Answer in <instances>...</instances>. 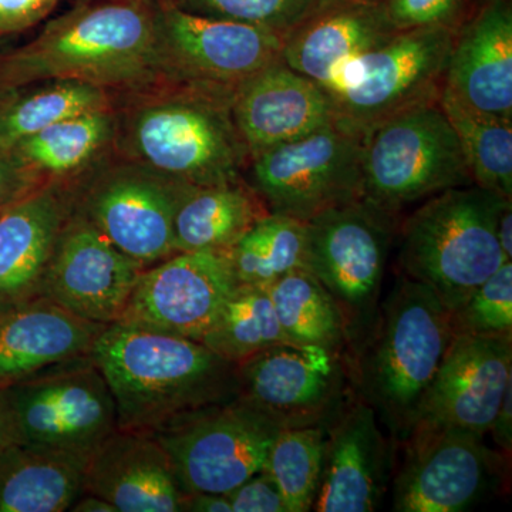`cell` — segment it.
<instances>
[{
    "label": "cell",
    "instance_id": "obj_19",
    "mask_svg": "<svg viewBox=\"0 0 512 512\" xmlns=\"http://www.w3.org/2000/svg\"><path fill=\"white\" fill-rule=\"evenodd\" d=\"M231 116L249 158L335 123L328 92L282 59L238 87Z\"/></svg>",
    "mask_w": 512,
    "mask_h": 512
},
{
    "label": "cell",
    "instance_id": "obj_16",
    "mask_svg": "<svg viewBox=\"0 0 512 512\" xmlns=\"http://www.w3.org/2000/svg\"><path fill=\"white\" fill-rule=\"evenodd\" d=\"M143 269L73 208L56 239L40 296L87 322L113 325Z\"/></svg>",
    "mask_w": 512,
    "mask_h": 512
},
{
    "label": "cell",
    "instance_id": "obj_13",
    "mask_svg": "<svg viewBox=\"0 0 512 512\" xmlns=\"http://www.w3.org/2000/svg\"><path fill=\"white\" fill-rule=\"evenodd\" d=\"M20 443L87 461L117 430L116 403L92 357L6 387Z\"/></svg>",
    "mask_w": 512,
    "mask_h": 512
},
{
    "label": "cell",
    "instance_id": "obj_38",
    "mask_svg": "<svg viewBox=\"0 0 512 512\" xmlns=\"http://www.w3.org/2000/svg\"><path fill=\"white\" fill-rule=\"evenodd\" d=\"M232 512H286L284 498L265 470L225 494Z\"/></svg>",
    "mask_w": 512,
    "mask_h": 512
},
{
    "label": "cell",
    "instance_id": "obj_31",
    "mask_svg": "<svg viewBox=\"0 0 512 512\" xmlns=\"http://www.w3.org/2000/svg\"><path fill=\"white\" fill-rule=\"evenodd\" d=\"M110 107H116V97L100 87L76 80H47L32 92L10 96L0 107V146L12 148L60 121Z\"/></svg>",
    "mask_w": 512,
    "mask_h": 512
},
{
    "label": "cell",
    "instance_id": "obj_46",
    "mask_svg": "<svg viewBox=\"0 0 512 512\" xmlns=\"http://www.w3.org/2000/svg\"><path fill=\"white\" fill-rule=\"evenodd\" d=\"M12 92H15V90L6 89V87L3 86L2 83H0V107H2L3 104H5L6 101L9 100L10 93Z\"/></svg>",
    "mask_w": 512,
    "mask_h": 512
},
{
    "label": "cell",
    "instance_id": "obj_11",
    "mask_svg": "<svg viewBox=\"0 0 512 512\" xmlns=\"http://www.w3.org/2000/svg\"><path fill=\"white\" fill-rule=\"evenodd\" d=\"M363 134L338 123L249 158L247 183L269 212L308 222L362 200Z\"/></svg>",
    "mask_w": 512,
    "mask_h": 512
},
{
    "label": "cell",
    "instance_id": "obj_10",
    "mask_svg": "<svg viewBox=\"0 0 512 512\" xmlns=\"http://www.w3.org/2000/svg\"><path fill=\"white\" fill-rule=\"evenodd\" d=\"M285 429L271 414L235 397L187 414L156 431L184 494H227L264 470Z\"/></svg>",
    "mask_w": 512,
    "mask_h": 512
},
{
    "label": "cell",
    "instance_id": "obj_40",
    "mask_svg": "<svg viewBox=\"0 0 512 512\" xmlns=\"http://www.w3.org/2000/svg\"><path fill=\"white\" fill-rule=\"evenodd\" d=\"M59 0H0V35L23 32L46 19Z\"/></svg>",
    "mask_w": 512,
    "mask_h": 512
},
{
    "label": "cell",
    "instance_id": "obj_14",
    "mask_svg": "<svg viewBox=\"0 0 512 512\" xmlns=\"http://www.w3.org/2000/svg\"><path fill=\"white\" fill-rule=\"evenodd\" d=\"M403 441L402 466L394 478L396 512L468 511L503 481L507 460L477 434L416 426Z\"/></svg>",
    "mask_w": 512,
    "mask_h": 512
},
{
    "label": "cell",
    "instance_id": "obj_17",
    "mask_svg": "<svg viewBox=\"0 0 512 512\" xmlns=\"http://www.w3.org/2000/svg\"><path fill=\"white\" fill-rule=\"evenodd\" d=\"M345 376L340 352L279 343L237 363L238 397L284 427L325 424L338 412Z\"/></svg>",
    "mask_w": 512,
    "mask_h": 512
},
{
    "label": "cell",
    "instance_id": "obj_30",
    "mask_svg": "<svg viewBox=\"0 0 512 512\" xmlns=\"http://www.w3.org/2000/svg\"><path fill=\"white\" fill-rule=\"evenodd\" d=\"M268 292L288 342L336 352L348 345L339 306L311 272L301 269L285 275Z\"/></svg>",
    "mask_w": 512,
    "mask_h": 512
},
{
    "label": "cell",
    "instance_id": "obj_21",
    "mask_svg": "<svg viewBox=\"0 0 512 512\" xmlns=\"http://www.w3.org/2000/svg\"><path fill=\"white\" fill-rule=\"evenodd\" d=\"M390 477V450L366 400L339 413L326 434L322 478L313 510L373 512Z\"/></svg>",
    "mask_w": 512,
    "mask_h": 512
},
{
    "label": "cell",
    "instance_id": "obj_23",
    "mask_svg": "<svg viewBox=\"0 0 512 512\" xmlns=\"http://www.w3.org/2000/svg\"><path fill=\"white\" fill-rule=\"evenodd\" d=\"M396 33L383 0H325L286 33L282 60L323 86L343 63Z\"/></svg>",
    "mask_w": 512,
    "mask_h": 512
},
{
    "label": "cell",
    "instance_id": "obj_28",
    "mask_svg": "<svg viewBox=\"0 0 512 512\" xmlns=\"http://www.w3.org/2000/svg\"><path fill=\"white\" fill-rule=\"evenodd\" d=\"M87 461L16 444L0 456V512H64L83 494Z\"/></svg>",
    "mask_w": 512,
    "mask_h": 512
},
{
    "label": "cell",
    "instance_id": "obj_29",
    "mask_svg": "<svg viewBox=\"0 0 512 512\" xmlns=\"http://www.w3.org/2000/svg\"><path fill=\"white\" fill-rule=\"evenodd\" d=\"M439 103L456 131L473 184L512 200V120L470 109L443 90Z\"/></svg>",
    "mask_w": 512,
    "mask_h": 512
},
{
    "label": "cell",
    "instance_id": "obj_34",
    "mask_svg": "<svg viewBox=\"0 0 512 512\" xmlns=\"http://www.w3.org/2000/svg\"><path fill=\"white\" fill-rule=\"evenodd\" d=\"M325 424L285 427L269 450L264 470L284 498L286 512L313 510L322 478Z\"/></svg>",
    "mask_w": 512,
    "mask_h": 512
},
{
    "label": "cell",
    "instance_id": "obj_5",
    "mask_svg": "<svg viewBox=\"0 0 512 512\" xmlns=\"http://www.w3.org/2000/svg\"><path fill=\"white\" fill-rule=\"evenodd\" d=\"M508 201L477 185L427 198L404 221L399 265L453 313L507 261L497 218Z\"/></svg>",
    "mask_w": 512,
    "mask_h": 512
},
{
    "label": "cell",
    "instance_id": "obj_26",
    "mask_svg": "<svg viewBox=\"0 0 512 512\" xmlns=\"http://www.w3.org/2000/svg\"><path fill=\"white\" fill-rule=\"evenodd\" d=\"M116 107L89 111L23 138L10 150L46 183L73 184L113 153Z\"/></svg>",
    "mask_w": 512,
    "mask_h": 512
},
{
    "label": "cell",
    "instance_id": "obj_15",
    "mask_svg": "<svg viewBox=\"0 0 512 512\" xmlns=\"http://www.w3.org/2000/svg\"><path fill=\"white\" fill-rule=\"evenodd\" d=\"M238 285L228 249L177 252L143 269L119 322L200 342Z\"/></svg>",
    "mask_w": 512,
    "mask_h": 512
},
{
    "label": "cell",
    "instance_id": "obj_24",
    "mask_svg": "<svg viewBox=\"0 0 512 512\" xmlns=\"http://www.w3.org/2000/svg\"><path fill=\"white\" fill-rule=\"evenodd\" d=\"M103 329L43 296L0 308V387L90 356Z\"/></svg>",
    "mask_w": 512,
    "mask_h": 512
},
{
    "label": "cell",
    "instance_id": "obj_1",
    "mask_svg": "<svg viewBox=\"0 0 512 512\" xmlns=\"http://www.w3.org/2000/svg\"><path fill=\"white\" fill-rule=\"evenodd\" d=\"M47 80L93 84L116 97L167 84L157 52L154 0H84L0 57V83L9 90Z\"/></svg>",
    "mask_w": 512,
    "mask_h": 512
},
{
    "label": "cell",
    "instance_id": "obj_8",
    "mask_svg": "<svg viewBox=\"0 0 512 512\" xmlns=\"http://www.w3.org/2000/svg\"><path fill=\"white\" fill-rule=\"evenodd\" d=\"M394 231L396 215L365 200L306 222V271L335 299L350 345L365 340L375 325Z\"/></svg>",
    "mask_w": 512,
    "mask_h": 512
},
{
    "label": "cell",
    "instance_id": "obj_39",
    "mask_svg": "<svg viewBox=\"0 0 512 512\" xmlns=\"http://www.w3.org/2000/svg\"><path fill=\"white\" fill-rule=\"evenodd\" d=\"M10 148L0 146V210L46 185Z\"/></svg>",
    "mask_w": 512,
    "mask_h": 512
},
{
    "label": "cell",
    "instance_id": "obj_37",
    "mask_svg": "<svg viewBox=\"0 0 512 512\" xmlns=\"http://www.w3.org/2000/svg\"><path fill=\"white\" fill-rule=\"evenodd\" d=\"M387 16L399 32L413 29H457L477 0H383Z\"/></svg>",
    "mask_w": 512,
    "mask_h": 512
},
{
    "label": "cell",
    "instance_id": "obj_43",
    "mask_svg": "<svg viewBox=\"0 0 512 512\" xmlns=\"http://www.w3.org/2000/svg\"><path fill=\"white\" fill-rule=\"evenodd\" d=\"M181 512H232L227 495L212 493L184 494Z\"/></svg>",
    "mask_w": 512,
    "mask_h": 512
},
{
    "label": "cell",
    "instance_id": "obj_7",
    "mask_svg": "<svg viewBox=\"0 0 512 512\" xmlns=\"http://www.w3.org/2000/svg\"><path fill=\"white\" fill-rule=\"evenodd\" d=\"M454 35L448 28L404 30L343 63L322 86L335 123L363 134L394 114L439 100Z\"/></svg>",
    "mask_w": 512,
    "mask_h": 512
},
{
    "label": "cell",
    "instance_id": "obj_6",
    "mask_svg": "<svg viewBox=\"0 0 512 512\" xmlns=\"http://www.w3.org/2000/svg\"><path fill=\"white\" fill-rule=\"evenodd\" d=\"M473 185L456 131L439 100L380 121L363 133L362 200L396 215L406 205Z\"/></svg>",
    "mask_w": 512,
    "mask_h": 512
},
{
    "label": "cell",
    "instance_id": "obj_20",
    "mask_svg": "<svg viewBox=\"0 0 512 512\" xmlns=\"http://www.w3.org/2000/svg\"><path fill=\"white\" fill-rule=\"evenodd\" d=\"M443 92L470 109L512 120L511 0H477L456 29Z\"/></svg>",
    "mask_w": 512,
    "mask_h": 512
},
{
    "label": "cell",
    "instance_id": "obj_45",
    "mask_svg": "<svg viewBox=\"0 0 512 512\" xmlns=\"http://www.w3.org/2000/svg\"><path fill=\"white\" fill-rule=\"evenodd\" d=\"M72 512H119L109 501L103 500L99 495L83 493L79 495L72 508Z\"/></svg>",
    "mask_w": 512,
    "mask_h": 512
},
{
    "label": "cell",
    "instance_id": "obj_22",
    "mask_svg": "<svg viewBox=\"0 0 512 512\" xmlns=\"http://www.w3.org/2000/svg\"><path fill=\"white\" fill-rule=\"evenodd\" d=\"M83 493L119 512H181L184 493L153 431L117 429L84 467Z\"/></svg>",
    "mask_w": 512,
    "mask_h": 512
},
{
    "label": "cell",
    "instance_id": "obj_3",
    "mask_svg": "<svg viewBox=\"0 0 512 512\" xmlns=\"http://www.w3.org/2000/svg\"><path fill=\"white\" fill-rule=\"evenodd\" d=\"M113 153L194 187L245 180L231 100L164 84L116 103Z\"/></svg>",
    "mask_w": 512,
    "mask_h": 512
},
{
    "label": "cell",
    "instance_id": "obj_4",
    "mask_svg": "<svg viewBox=\"0 0 512 512\" xmlns=\"http://www.w3.org/2000/svg\"><path fill=\"white\" fill-rule=\"evenodd\" d=\"M453 338L446 306L427 286L400 275L379 308L356 370L362 399L397 439L412 431Z\"/></svg>",
    "mask_w": 512,
    "mask_h": 512
},
{
    "label": "cell",
    "instance_id": "obj_12",
    "mask_svg": "<svg viewBox=\"0 0 512 512\" xmlns=\"http://www.w3.org/2000/svg\"><path fill=\"white\" fill-rule=\"evenodd\" d=\"M154 2L158 59L167 84L232 100L242 83L282 59L281 33Z\"/></svg>",
    "mask_w": 512,
    "mask_h": 512
},
{
    "label": "cell",
    "instance_id": "obj_36",
    "mask_svg": "<svg viewBox=\"0 0 512 512\" xmlns=\"http://www.w3.org/2000/svg\"><path fill=\"white\" fill-rule=\"evenodd\" d=\"M451 316L454 335L512 336V262H505Z\"/></svg>",
    "mask_w": 512,
    "mask_h": 512
},
{
    "label": "cell",
    "instance_id": "obj_47",
    "mask_svg": "<svg viewBox=\"0 0 512 512\" xmlns=\"http://www.w3.org/2000/svg\"><path fill=\"white\" fill-rule=\"evenodd\" d=\"M3 210H0V212H2Z\"/></svg>",
    "mask_w": 512,
    "mask_h": 512
},
{
    "label": "cell",
    "instance_id": "obj_32",
    "mask_svg": "<svg viewBox=\"0 0 512 512\" xmlns=\"http://www.w3.org/2000/svg\"><path fill=\"white\" fill-rule=\"evenodd\" d=\"M228 252L239 285L269 288L306 269V222L269 212Z\"/></svg>",
    "mask_w": 512,
    "mask_h": 512
},
{
    "label": "cell",
    "instance_id": "obj_33",
    "mask_svg": "<svg viewBox=\"0 0 512 512\" xmlns=\"http://www.w3.org/2000/svg\"><path fill=\"white\" fill-rule=\"evenodd\" d=\"M200 342L228 362L239 363L288 339L268 288L238 285Z\"/></svg>",
    "mask_w": 512,
    "mask_h": 512
},
{
    "label": "cell",
    "instance_id": "obj_35",
    "mask_svg": "<svg viewBox=\"0 0 512 512\" xmlns=\"http://www.w3.org/2000/svg\"><path fill=\"white\" fill-rule=\"evenodd\" d=\"M175 8L205 16L231 20L274 30L286 35L325 0H165Z\"/></svg>",
    "mask_w": 512,
    "mask_h": 512
},
{
    "label": "cell",
    "instance_id": "obj_25",
    "mask_svg": "<svg viewBox=\"0 0 512 512\" xmlns=\"http://www.w3.org/2000/svg\"><path fill=\"white\" fill-rule=\"evenodd\" d=\"M72 210L70 185L49 183L0 212V308L40 296L56 239Z\"/></svg>",
    "mask_w": 512,
    "mask_h": 512
},
{
    "label": "cell",
    "instance_id": "obj_9",
    "mask_svg": "<svg viewBox=\"0 0 512 512\" xmlns=\"http://www.w3.org/2000/svg\"><path fill=\"white\" fill-rule=\"evenodd\" d=\"M190 187L114 153L70 184L74 210L144 268L175 254V212Z\"/></svg>",
    "mask_w": 512,
    "mask_h": 512
},
{
    "label": "cell",
    "instance_id": "obj_41",
    "mask_svg": "<svg viewBox=\"0 0 512 512\" xmlns=\"http://www.w3.org/2000/svg\"><path fill=\"white\" fill-rule=\"evenodd\" d=\"M488 433L493 434L495 444L504 451L511 453L512 448V383L505 390L503 402L498 407L493 424Z\"/></svg>",
    "mask_w": 512,
    "mask_h": 512
},
{
    "label": "cell",
    "instance_id": "obj_18",
    "mask_svg": "<svg viewBox=\"0 0 512 512\" xmlns=\"http://www.w3.org/2000/svg\"><path fill=\"white\" fill-rule=\"evenodd\" d=\"M511 383L512 336L456 333L421 400L414 427H446L484 437Z\"/></svg>",
    "mask_w": 512,
    "mask_h": 512
},
{
    "label": "cell",
    "instance_id": "obj_44",
    "mask_svg": "<svg viewBox=\"0 0 512 512\" xmlns=\"http://www.w3.org/2000/svg\"><path fill=\"white\" fill-rule=\"evenodd\" d=\"M497 238L507 261L512 259V202L505 201L497 218Z\"/></svg>",
    "mask_w": 512,
    "mask_h": 512
},
{
    "label": "cell",
    "instance_id": "obj_27",
    "mask_svg": "<svg viewBox=\"0 0 512 512\" xmlns=\"http://www.w3.org/2000/svg\"><path fill=\"white\" fill-rule=\"evenodd\" d=\"M269 211L247 180L185 191L174 218L177 252L229 249Z\"/></svg>",
    "mask_w": 512,
    "mask_h": 512
},
{
    "label": "cell",
    "instance_id": "obj_42",
    "mask_svg": "<svg viewBox=\"0 0 512 512\" xmlns=\"http://www.w3.org/2000/svg\"><path fill=\"white\" fill-rule=\"evenodd\" d=\"M16 444H20V437L15 414L6 387H0V456Z\"/></svg>",
    "mask_w": 512,
    "mask_h": 512
},
{
    "label": "cell",
    "instance_id": "obj_2",
    "mask_svg": "<svg viewBox=\"0 0 512 512\" xmlns=\"http://www.w3.org/2000/svg\"><path fill=\"white\" fill-rule=\"evenodd\" d=\"M90 357L113 394L117 429L156 431L238 397L237 363L198 340L117 322L104 326Z\"/></svg>",
    "mask_w": 512,
    "mask_h": 512
}]
</instances>
